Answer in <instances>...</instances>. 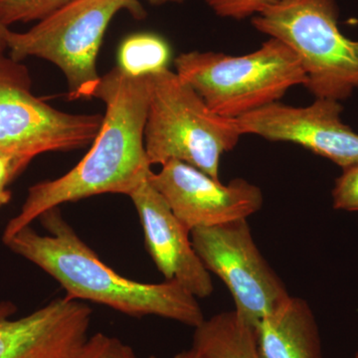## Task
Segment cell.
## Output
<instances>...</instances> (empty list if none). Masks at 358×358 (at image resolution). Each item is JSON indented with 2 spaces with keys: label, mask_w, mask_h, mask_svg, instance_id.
Wrapping results in <instances>:
<instances>
[{
  "label": "cell",
  "mask_w": 358,
  "mask_h": 358,
  "mask_svg": "<svg viewBox=\"0 0 358 358\" xmlns=\"http://www.w3.org/2000/svg\"><path fill=\"white\" fill-rule=\"evenodd\" d=\"M94 98L106 105L102 126L87 155L74 169L31 186L20 213L7 223L4 243L45 212L94 195H129L152 173L145 148L148 107L147 76L115 67L96 87Z\"/></svg>",
  "instance_id": "6da1fadb"
},
{
  "label": "cell",
  "mask_w": 358,
  "mask_h": 358,
  "mask_svg": "<svg viewBox=\"0 0 358 358\" xmlns=\"http://www.w3.org/2000/svg\"><path fill=\"white\" fill-rule=\"evenodd\" d=\"M39 219L48 234L27 226L6 245L50 275L68 298L94 301L133 317L157 315L194 329L204 322L197 298L178 282H136L106 265L78 236L58 207Z\"/></svg>",
  "instance_id": "7a4b0ae2"
},
{
  "label": "cell",
  "mask_w": 358,
  "mask_h": 358,
  "mask_svg": "<svg viewBox=\"0 0 358 358\" xmlns=\"http://www.w3.org/2000/svg\"><path fill=\"white\" fill-rule=\"evenodd\" d=\"M148 82L145 148L150 166L178 160L219 179L221 157L243 136L236 119L212 112L169 68L148 75Z\"/></svg>",
  "instance_id": "3957f363"
},
{
  "label": "cell",
  "mask_w": 358,
  "mask_h": 358,
  "mask_svg": "<svg viewBox=\"0 0 358 358\" xmlns=\"http://www.w3.org/2000/svg\"><path fill=\"white\" fill-rule=\"evenodd\" d=\"M176 74L190 85L212 112L239 119L279 102L293 87L305 86L300 60L286 44L270 38L242 56L216 52L181 53Z\"/></svg>",
  "instance_id": "277c9868"
},
{
  "label": "cell",
  "mask_w": 358,
  "mask_h": 358,
  "mask_svg": "<svg viewBox=\"0 0 358 358\" xmlns=\"http://www.w3.org/2000/svg\"><path fill=\"white\" fill-rule=\"evenodd\" d=\"M252 24L296 54L315 99L339 102L358 89V40L339 30L336 0H279Z\"/></svg>",
  "instance_id": "5b68a950"
},
{
  "label": "cell",
  "mask_w": 358,
  "mask_h": 358,
  "mask_svg": "<svg viewBox=\"0 0 358 358\" xmlns=\"http://www.w3.org/2000/svg\"><path fill=\"white\" fill-rule=\"evenodd\" d=\"M122 10L138 20L145 16L138 0H74L28 31L9 30V57L17 62L29 56L45 59L64 73L70 100L93 98L101 81L96 57L103 35Z\"/></svg>",
  "instance_id": "8992f818"
},
{
  "label": "cell",
  "mask_w": 358,
  "mask_h": 358,
  "mask_svg": "<svg viewBox=\"0 0 358 358\" xmlns=\"http://www.w3.org/2000/svg\"><path fill=\"white\" fill-rule=\"evenodd\" d=\"M103 115H72L33 95L24 66L0 51V152L28 166L37 155L92 145Z\"/></svg>",
  "instance_id": "52a82bcc"
},
{
  "label": "cell",
  "mask_w": 358,
  "mask_h": 358,
  "mask_svg": "<svg viewBox=\"0 0 358 358\" xmlns=\"http://www.w3.org/2000/svg\"><path fill=\"white\" fill-rule=\"evenodd\" d=\"M190 238L204 267L229 289L235 312L253 329L291 296L257 247L247 219L196 228Z\"/></svg>",
  "instance_id": "ba28073f"
},
{
  "label": "cell",
  "mask_w": 358,
  "mask_h": 358,
  "mask_svg": "<svg viewBox=\"0 0 358 358\" xmlns=\"http://www.w3.org/2000/svg\"><path fill=\"white\" fill-rule=\"evenodd\" d=\"M150 180L190 232L248 219L263 206L262 190L253 183L236 178L223 185L178 160L162 164Z\"/></svg>",
  "instance_id": "9c48e42d"
},
{
  "label": "cell",
  "mask_w": 358,
  "mask_h": 358,
  "mask_svg": "<svg viewBox=\"0 0 358 358\" xmlns=\"http://www.w3.org/2000/svg\"><path fill=\"white\" fill-rule=\"evenodd\" d=\"M338 101L315 99L308 107L280 102L236 119L243 134L292 143L346 169L358 164V134L341 119Z\"/></svg>",
  "instance_id": "30bf717a"
},
{
  "label": "cell",
  "mask_w": 358,
  "mask_h": 358,
  "mask_svg": "<svg viewBox=\"0 0 358 358\" xmlns=\"http://www.w3.org/2000/svg\"><path fill=\"white\" fill-rule=\"evenodd\" d=\"M0 303V358H75L87 341L92 310L83 301L58 298L20 319Z\"/></svg>",
  "instance_id": "8fae6325"
},
{
  "label": "cell",
  "mask_w": 358,
  "mask_h": 358,
  "mask_svg": "<svg viewBox=\"0 0 358 358\" xmlns=\"http://www.w3.org/2000/svg\"><path fill=\"white\" fill-rule=\"evenodd\" d=\"M150 176L129 195L138 211L148 253L166 281L178 282L195 298H207L213 292L210 273L193 247L190 231L174 215Z\"/></svg>",
  "instance_id": "7c38bea8"
},
{
  "label": "cell",
  "mask_w": 358,
  "mask_h": 358,
  "mask_svg": "<svg viewBox=\"0 0 358 358\" xmlns=\"http://www.w3.org/2000/svg\"><path fill=\"white\" fill-rule=\"evenodd\" d=\"M260 358H322L319 327L303 299L288 300L254 327Z\"/></svg>",
  "instance_id": "4fadbf2b"
},
{
  "label": "cell",
  "mask_w": 358,
  "mask_h": 358,
  "mask_svg": "<svg viewBox=\"0 0 358 358\" xmlns=\"http://www.w3.org/2000/svg\"><path fill=\"white\" fill-rule=\"evenodd\" d=\"M192 348L202 358H260L253 327L235 310L218 313L195 327Z\"/></svg>",
  "instance_id": "5bb4252c"
},
{
  "label": "cell",
  "mask_w": 358,
  "mask_h": 358,
  "mask_svg": "<svg viewBox=\"0 0 358 358\" xmlns=\"http://www.w3.org/2000/svg\"><path fill=\"white\" fill-rule=\"evenodd\" d=\"M117 58V67L127 74L147 76L167 68L171 49L162 37L152 33H140L124 40Z\"/></svg>",
  "instance_id": "9a60e30c"
},
{
  "label": "cell",
  "mask_w": 358,
  "mask_h": 358,
  "mask_svg": "<svg viewBox=\"0 0 358 358\" xmlns=\"http://www.w3.org/2000/svg\"><path fill=\"white\" fill-rule=\"evenodd\" d=\"M74 0H0V23L8 27L17 22L44 20Z\"/></svg>",
  "instance_id": "2e32d148"
},
{
  "label": "cell",
  "mask_w": 358,
  "mask_h": 358,
  "mask_svg": "<svg viewBox=\"0 0 358 358\" xmlns=\"http://www.w3.org/2000/svg\"><path fill=\"white\" fill-rule=\"evenodd\" d=\"M75 358H138L136 353L120 339L103 334L87 338Z\"/></svg>",
  "instance_id": "e0dca14e"
},
{
  "label": "cell",
  "mask_w": 358,
  "mask_h": 358,
  "mask_svg": "<svg viewBox=\"0 0 358 358\" xmlns=\"http://www.w3.org/2000/svg\"><path fill=\"white\" fill-rule=\"evenodd\" d=\"M333 200L336 209L358 211V164L343 169L336 180Z\"/></svg>",
  "instance_id": "ac0fdd59"
},
{
  "label": "cell",
  "mask_w": 358,
  "mask_h": 358,
  "mask_svg": "<svg viewBox=\"0 0 358 358\" xmlns=\"http://www.w3.org/2000/svg\"><path fill=\"white\" fill-rule=\"evenodd\" d=\"M277 1L279 0H206V3L216 15L240 20L256 15Z\"/></svg>",
  "instance_id": "d6986e66"
},
{
  "label": "cell",
  "mask_w": 358,
  "mask_h": 358,
  "mask_svg": "<svg viewBox=\"0 0 358 358\" xmlns=\"http://www.w3.org/2000/svg\"><path fill=\"white\" fill-rule=\"evenodd\" d=\"M24 167L17 159L0 152V209L10 200L11 194L7 188L9 183Z\"/></svg>",
  "instance_id": "ffe728a7"
},
{
  "label": "cell",
  "mask_w": 358,
  "mask_h": 358,
  "mask_svg": "<svg viewBox=\"0 0 358 358\" xmlns=\"http://www.w3.org/2000/svg\"><path fill=\"white\" fill-rule=\"evenodd\" d=\"M8 27L0 23V51L3 52L6 49V35L8 33Z\"/></svg>",
  "instance_id": "44dd1931"
},
{
  "label": "cell",
  "mask_w": 358,
  "mask_h": 358,
  "mask_svg": "<svg viewBox=\"0 0 358 358\" xmlns=\"http://www.w3.org/2000/svg\"><path fill=\"white\" fill-rule=\"evenodd\" d=\"M173 358H202L193 348L178 353Z\"/></svg>",
  "instance_id": "7402d4cb"
},
{
  "label": "cell",
  "mask_w": 358,
  "mask_h": 358,
  "mask_svg": "<svg viewBox=\"0 0 358 358\" xmlns=\"http://www.w3.org/2000/svg\"><path fill=\"white\" fill-rule=\"evenodd\" d=\"M152 6H164L166 3H182L185 0H148Z\"/></svg>",
  "instance_id": "603a6c76"
},
{
  "label": "cell",
  "mask_w": 358,
  "mask_h": 358,
  "mask_svg": "<svg viewBox=\"0 0 358 358\" xmlns=\"http://www.w3.org/2000/svg\"><path fill=\"white\" fill-rule=\"evenodd\" d=\"M355 358H358V352H357V355H355Z\"/></svg>",
  "instance_id": "cb8c5ba5"
},
{
  "label": "cell",
  "mask_w": 358,
  "mask_h": 358,
  "mask_svg": "<svg viewBox=\"0 0 358 358\" xmlns=\"http://www.w3.org/2000/svg\"><path fill=\"white\" fill-rule=\"evenodd\" d=\"M148 358H155V357H148Z\"/></svg>",
  "instance_id": "d4e9b609"
}]
</instances>
